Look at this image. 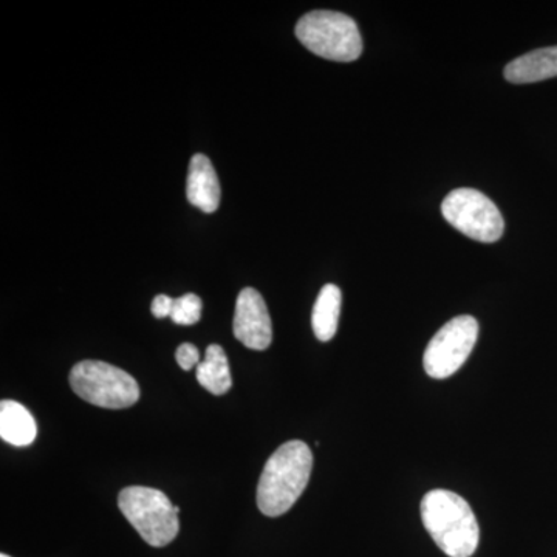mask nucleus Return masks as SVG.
Here are the masks:
<instances>
[{
	"mask_svg": "<svg viewBox=\"0 0 557 557\" xmlns=\"http://www.w3.org/2000/svg\"><path fill=\"white\" fill-rule=\"evenodd\" d=\"M313 469V454L299 440L284 443L269 458L258 485V507L262 515L278 518L302 496Z\"/></svg>",
	"mask_w": 557,
	"mask_h": 557,
	"instance_id": "1",
	"label": "nucleus"
},
{
	"mask_svg": "<svg viewBox=\"0 0 557 557\" xmlns=\"http://www.w3.org/2000/svg\"><path fill=\"white\" fill-rule=\"evenodd\" d=\"M421 519L435 544L449 557H471L479 547L480 528L467 500L453 491H429Z\"/></svg>",
	"mask_w": 557,
	"mask_h": 557,
	"instance_id": "2",
	"label": "nucleus"
},
{
	"mask_svg": "<svg viewBox=\"0 0 557 557\" xmlns=\"http://www.w3.org/2000/svg\"><path fill=\"white\" fill-rule=\"evenodd\" d=\"M296 38L311 53L324 60L351 62L362 53L357 22L338 11L317 10L300 17Z\"/></svg>",
	"mask_w": 557,
	"mask_h": 557,
	"instance_id": "3",
	"label": "nucleus"
},
{
	"mask_svg": "<svg viewBox=\"0 0 557 557\" xmlns=\"http://www.w3.org/2000/svg\"><path fill=\"white\" fill-rule=\"evenodd\" d=\"M119 507L150 547H166L177 537L178 512L161 491L146 486L124 487Z\"/></svg>",
	"mask_w": 557,
	"mask_h": 557,
	"instance_id": "4",
	"label": "nucleus"
},
{
	"mask_svg": "<svg viewBox=\"0 0 557 557\" xmlns=\"http://www.w3.org/2000/svg\"><path fill=\"white\" fill-rule=\"evenodd\" d=\"M73 392L98 408L126 409L139 398L134 376L123 369L101 361H81L69 376Z\"/></svg>",
	"mask_w": 557,
	"mask_h": 557,
	"instance_id": "5",
	"label": "nucleus"
},
{
	"mask_svg": "<svg viewBox=\"0 0 557 557\" xmlns=\"http://www.w3.org/2000/svg\"><path fill=\"white\" fill-rule=\"evenodd\" d=\"M443 218L465 236L494 244L504 236L505 220L496 205L478 189L453 190L442 203Z\"/></svg>",
	"mask_w": 557,
	"mask_h": 557,
	"instance_id": "6",
	"label": "nucleus"
},
{
	"mask_svg": "<svg viewBox=\"0 0 557 557\" xmlns=\"http://www.w3.org/2000/svg\"><path fill=\"white\" fill-rule=\"evenodd\" d=\"M479 338V322L463 314L450 319L435 333L424 351V370L431 379L446 380L467 362Z\"/></svg>",
	"mask_w": 557,
	"mask_h": 557,
	"instance_id": "7",
	"label": "nucleus"
},
{
	"mask_svg": "<svg viewBox=\"0 0 557 557\" xmlns=\"http://www.w3.org/2000/svg\"><path fill=\"white\" fill-rule=\"evenodd\" d=\"M233 332L237 341L251 350H267L273 341V327L265 300L255 288L239 293L234 313Z\"/></svg>",
	"mask_w": 557,
	"mask_h": 557,
	"instance_id": "8",
	"label": "nucleus"
},
{
	"mask_svg": "<svg viewBox=\"0 0 557 557\" xmlns=\"http://www.w3.org/2000/svg\"><path fill=\"white\" fill-rule=\"evenodd\" d=\"M186 197L193 207L207 214L218 211L220 205V183L211 160L203 153L190 159Z\"/></svg>",
	"mask_w": 557,
	"mask_h": 557,
	"instance_id": "9",
	"label": "nucleus"
},
{
	"mask_svg": "<svg viewBox=\"0 0 557 557\" xmlns=\"http://www.w3.org/2000/svg\"><path fill=\"white\" fill-rule=\"evenodd\" d=\"M556 76L557 46L530 51L505 67V78L512 84H533Z\"/></svg>",
	"mask_w": 557,
	"mask_h": 557,
	"instance_id": "10",
	"label": "nucleus"
},
{
	"mask_svg": "<svg viewBox=\"0 0 557 557\" xmlns=\"http://www.w3.org/2000/svg\"><path fill=\"white\" fill-rule=\"evenodd\" d=\"M38 428L27 408L17 401L0 403V437L13 446H28L35 442Z\"/></svg>",
	"mask_w": 557,
	"mask_h": 557,
	"instance_id": "11",
	"label": "nucleus"
},
{
	"mask_svg": "<svg viewBox=\"0 0 557 557\" xmlns=\"http://www.w3.org/2000/svg\"><path fill=\"white\" fill-rule=\"evenodd\" d=\"M341 304H343V293L339 287H336L335 284L324 285L314 302L313 314H311L314 335L322 343H327L336 335Z\"/></svg>",
	"mask_w": 557,
	"mask_h": 557,
	"instance_id": "12",
	"label": "nucleus"
},
{
	"mask_svg": "<svg viewBox=\"0 0 557 557\" xmlns=\"http://www.w3.org/2000/svg\"><path fill=\"white\" fill-rule=\"evenodd\" d=\"M197 381L212 395H225L233 386L228 358L218 344H211L205 354V361L197 366Z\"/></svg>",
	"mask_w": 557,
	"mask_h": 557,
	"instance_id": "13",
	"label": "nucleus"
},
{
	"mask_svg": "<svg viewBox=\"0 0 557 557\" xmlns=\"http://www.w3.org/2000/svg\"><path fill=\"white\" fill-rule=\"evenodd\" d=\"M201 299L194 293L182 296V298L174 299V307H172L171 319L178 325H194L200 321L201 318Z\"/></svg>",
	"mask_w": 557,
	"mask_h": 557,
	"instance_id": "14",
	"label": "nucleus"
},
{
	"mask_svg": "<svg viewBox=\"0 0 557 557\" xmlns=\"http://www.w3.org/2000/svg\"><path fill=\"white\" fill-rule=\"evenodd\" d=\"M175 359H177L178 366L183 370H193L200 364L199 348L193 346L190 343L182 344V346L177 348Z\"/></svg>",
	"mask_w": 557,
	"mask_h": 557,
	"instance_id": "15",
	"label": "nucleus"
},
{
	"mask_svg": "<svg viewBox=\"0 0 557 557\" xmlns=\"http://www.w3.org/2000/svg\"><path fill=\"white\" fill-rule=\"evenodd\" d=\"M172 307H174V299L166 295H159L153 299L150 310L156 318H171Z\"/></svg>",
	"mask_w": 557,
	"mask_h": 557,
	"instance_id": "16",
	"label": "nucleus"
},
{
	"mask_svg": "<svg viewBox=\"0 0 557 557\" xmlns=\"http://www.w3.org/2000/svg\"><path fill=\"white\" fill-rule=\"evenodd\" d=\"M0 557H10V556H7V555H0Z\"/></svg>",
	"mask_w": 557,
	"mask_h": 557,
	"instance_id": "17",
	"label": "nucleus"
}]
</instances>
